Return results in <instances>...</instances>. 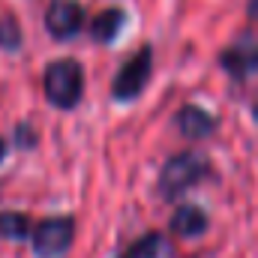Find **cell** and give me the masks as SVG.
Instances as JSON below:
<instances>
[{"label":"cell","instance_id":"12","mask_svg":"<svg viewBox=\"0 0 258 258\" xmlns=\"http://www.w3.org/2000/svg\"><path fill=\"white\" fill-rule=\"evenodd\" d=\"M0 42L6 48H15L18 45V30H15V21L12 18H3V24H0Z\"/></svg>","mask_w":258,"mask_h":258},{"label":"cell","instance_id":"11","mask_svg":"<svg viewBox=\"0 0 258 258\" xmlns=\"http://www.w3.org/2000/svg\"><path fill=\"white\" fill-rule=\"evenodd\" d=\"M27 231H30V222L24 213H0V237L21 240V237H27Z\"/></svg>","mask_w":258,"mask_h":258},{"label":"cell","instance_id":"1","mask_svg":"<svg viewBox=\"0 0 258 258\" xmlns=\"http://www.w3.org/2000/svg\"><path fill=\"white\" fill-rule=\"evenodd\" d=\"M42 87H45V96L57 108H72V105H78V99L84 93V72L75 60H57L45 69Z\"/></svg>","mask_w":258,"mask_h":258},{"label":"cell","instance_id":"5","mask_svg":"<svg viewBox=\"0 0 258 258\" xmlns=\"http://www.w3.org/2000/svg\"><path fill=\"white\" fill-rule=\"evenodd\" d=\"M45 24L57 39H66L84 24V12H81V6L75 0H54L51 9L45 12Z\"/></svg>","mask_w":258,"mask_h":258},{"label":"cell","instance_id":"8","mask_svg":"<svg viewBox=\"0 0 258 258\" xmlns=\"http://www.w3.org/2000/svg\"><path fill=\"white\" fill-rule=\"evenodd\" d=\"M171 228H174L180 237H198V234L207 228V216H204L201 207L183 204V207H177V213L171 216Z\"/></svg>","mask_w":258,"mask_h":258},{"label":"cell","instance_id":"15","mask_svg":"<svg viewBox=\"0 0 258 258\" xmlns=\"http://www.w3.org/2000/svg\"><path fill=\"white\" fill-rule=\"evenodd\" d=\"M252 117H255V120H258V105H255V108H252Z\"/></svg>","mask_w":258,"mask_h":258},{"label":"cell","instance_id":"2","mask_svg":"<svg viewBox=\"0 0 258 258\" xmlns=\"http://www.w3.org/2000/svg\"><path fill=\"white\" fill-rule=\"evenodd\" d=\"M207 171H210V162L201 153H177L165 162V168L159 174V192L174 198V195L186 192L189 186H195Z\"/></svg>","mask_w":258,"mask_h":258},{"label":"cell","instance_id":"13","mask_svg":"<svg viewBox=\"0 0 258 258\" xmlns=\"http://www.w3.org/2000/svg\"><path fill=\"white\" fill-rule=\"evenodd\" d=\"M246 12H249V15H252V18L258 21V0H249V6H246Z\"/></svg>","mask_w":258,"mask_h":258},{"label":"cell","instance_id":"10","mask_svg":"<svg viewBox=\"0 0 258 258\" xmlns=\"http://www.w3.org/2000/svg\"><path fill=\"white\" fill-rule=\"evenodd\" d=\"M168 246L162 240V234H144L141 240L132 243V249L126 252V258H162Z\"/></svg>","mask_w":258,"mask_h":258},{"label":"cell","instance_id":"6","mask_svg":"<svg viewBox=\"0 0 258 258\" xmlns=\"http://www.w3.org/2000/svg\"><path fill=\"white\" fill-rule=\"evenodd\" d=\"M222 69H228L234 78H246L249 72L258 69V42L255 39H243L234 48H228L222 54Z\"/></svg>","mask_w":258,"mask_h":258},{"label":"cell","instance_id":"7","mask_svg":"<svg viewBox=\"0 0 258 258\" xmlns=\"http://www.w3.org/2000/svg\"><path fill=\"white\" fill-rule=\"evenodd\" d=\"M177 126H180L183 135H189V138H204V135H210L216 129V120L207 111H201L198 105H186L177 114Z\"/></svg>","mask_w":258,"mask_h":258},{"label":"cell","instance_id":"9","mask_svg":"<svg viewBox=\"0 0 258 258\" xmlns=\"http://www.w3.org/2000/svg\"><path fill=\"white\" fill-rule=\"evenodd\" d=\"M120 27H123V9L111 6V9H102V12L93 18L90 33H93L96 42H111V39L120 33Z\"/></svg>","mask_w":258,"mask_h":258},{"label":"cell","instance_id":"14","mask_svg":"<svg viewBox=\"0 0 258 258\" xmlns=\"http://www.w3.org/2000/svg\"><path fill=\"white\" fill-rule=\"evenodd\" d=\"M3 150H6V144H3V141H0V159H3Z\"/></svg>","mask_w":258,"mask_h":258},{"label":"cell","instance_id":"3","mask_svg":"<svg viewBox=\"0 0 258 258\" xmlns=\"http://www.w3.org/2000/svg\"><path fill=\"white\" fill-rule=\"evenodd\" d=\"M150 66H153V51L144 45V48L135 51L126 60V66L117 72V78H114V96L123 99V102H126V99H135V96L144 90L147 78H150Z\"/></svg>","mask_w":258,"mask_h":258},{"label":"cell","instance_id":"4","mask_svg":"<svg viewBox=\"0 0 258 258\" xmlns=\"http://www.w3.org/2000/svg\"><path fill=\"white\" fill-rule=\"evenodd\" d=\"M72 234H75L72 219H66V216L45 219L33 231V249H36V255H42V258H54L60 252H66V246L72 243Z\"/></svg>","mask_w":258,"mask_h":258}]
</instances>
